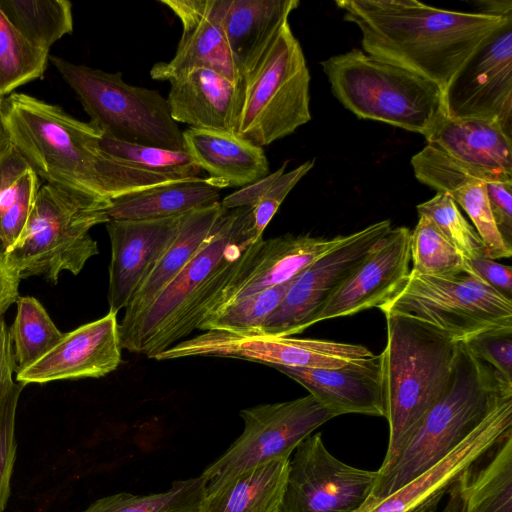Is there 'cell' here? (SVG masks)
Wrapping results in <instances>:
<instances>
[{
  "label": "cell",
  "mask_w": 512,
  "mask_h": 512,
  "mask_svg": "<svg viewBox=\"0 0 512 512\" xmlns=\"http://www.w3.org/2000/svg\"><path fill=\"white\" fill-rule=\"evenodd\" d=\"M186 151L219 188L247 186L269 174L262 147L234 132L188 128L183 131Z\"/></svg>",
  "instance_id": "4316f807"
},
{
  "label": "cell",
  "mask_w": 512,
  "mask_h": 512,
  "mask_svg": "<svg viewBox=\"0 0 512 512\" xmlns=\"http://www.w3.org/2000/svg\"><path fill=\"white\" fill-rule=\"evenodd\" d=\"M512 428V398L500 403L443 459L397 491L358 512H434L457 475Z\"/></svg>",
  "instance_id": "e0dca14e"
},
{
  "label": "cell",
  "mask_w": 512,
  "mask_h": 512,
  "mask_svg": "<svg viewBox=\"0 0 512 512\" xmlns=\"http://www.w3.org/2000/svg\"><path fill=\"white\" fill-rule=\"evenodd\" d=\"M30 168L15 146L10 143L0 153V192ZM7 249L0 236V262L4 264Z\"/></svg>",
  "instance_id": "7dc6e473"
},
{
  "label": "cell",
  "mask_w": 512,
  "mask_h": 512,
  "mask_svg": "<svg viewBox=\"0 0 512 512\" xmlns=\"http://www.w3.org/2000/svg\"><path fill=\"white\" fill-rule=\"evenodd\" d=\"M100 147L122 163L169 179L190 180L201 177L202 169L187 151L130 144L104 136L100 139Z\"/></svg>",
  "instance_id": "74e56055"
},
{
  "label": "cell",
  "mask_w": 512,
  "mask_h": 512,
  "mask_svg": "<svg viewBox=\"0 0 512 512\" xmlns=\"http://www.w3.org/2000/svg\"><path fill=\"white\" fill-rule=\"evenodd\" d=\"M474 3L478 7L476 13L498 17L512 16L511 0H477Z\"/></svg>",
  "instance_id": "681fc988"
},
{
  "label": "cell",
  "mask_w": 512,
  "mask_h": 512,
  "mask_svg": "<svg viewBox=\"0 0 512 512\" xmlns=\"http://www.w3.org/2000/svg\"><path fill=\"white\" fill-rule=\"evenodd\" d=\"M39 188L37 174L28 168L0 192V236L7 251L19 239Z\"/></svg>",
  "instance_id": "60d3db41"
},
{
  "label": "cell",
  "mask_w": 512,
  "mask_h": 512,
  "mask_svg": "<svg viewBox=\"0 0 512 512\" xmlns=\"http://www.w3.org/2000/svg\"><path fill=\"white\" fill-rule=\"evenodd\" d=\"M49 60L75 92L102 136L168 150L186 151L183 132L157 90L133 86L121 72H106L58 56Z\"/></svg>",
  "instance_id": "9c48e42d"
},
{
  "label": "cell",
  "mask_w": 512,
  "mask_h": 512,
  "mask_svg": "<svg viewBox=\"0 0 512 512\" xmlns=\"http://www.w3.org/2000/svg\"><path fill=\"white\" fill-rule=\"evenodd\" d=\"M443 512H512V428L455 478Z\"/></svg>",
  "instance_id": "484cf974"
},
{
  "label": "cell",
  "mask_w": 512,
  "mask_h": 512,
  "mask_svg": "<svg viewBox=\"0 0 512 512\" xmlns=\"http://www.w3.org/2000/svg\"><path fill=\"white\" fill-rule=\"evenodd\" d=\"M17 313L9 329L14 371L28 368L63 338L42 304L31 296L19 297Z\"/></svg>",
  "instance_id": "d6a6232c"
},
{
  "label": "cell",
  "mask_w": 512,
  "mask_h": 512,
  "mask_svg": "<svg viewBox=\"0 0 512 512\" xmlns=\"http://www.w3.org/2000/svg\"><path fill=\"white\" fill-rule=\"evenodd\" d=\"M314 165L315 159H311L293 170L280 174L264 192L256 205L252 207L254 229L257 237H262L263 231L278 211L284 199Z\"/></svg>",
  "instance_id": "b9f144b4"
},
{
  "label": "cell",
  "mask_w": 512,
  "mask_h": 512,
  "mask_svg": "<svg viewBox=\"0 0 512 512\" xmlns=\"http://www.w3.org/2000/svg\"><path fill=\"white\" fill-rule=\"evenodd\" d=\"M288 161H285L281 167L273 172L269 173L264 178L244 186L242 189L226 196L221 202V205L226 209H235L240 207H254L259 199L262 197L264 192L269 186L275 181V179L285 172Z\"/></svg>",
  "instance_id": "bcb514c9"
},
{
  "label": "cell",
  "mask_w": 512,
  "mask_h": 512,
  "mask_svg": "<svg viewBox=\"0 0 512 512\" xmlns=\"http://www.w3.org/2000/svg\"><path fill=\"white\" fill-rule=\"evenodd\" d=\"M185 357H225L269 366L335 369L373 355L365 346L318 339L204 331L178 345Z\"/></svg>",
  "instance_id": "9a60e30c"
},
{
  "label": "cell",
  "mask_w": 512,
  "mask_h": 512,
  "mask_svg": "<svg viewBox=\"0 0 512 512\" xmlns=\"http://www.w3.org/2000/svg\"><path fill=\"white\" fill-rule=\"evenodd\" d=\"M378 308L383 314L427 322L456 342L486 330L512 328V300L467 273L445 278L409 273Z\"/></svg>",
  "instance_id": "30bf717a"
},
{
  "label": "cell",
  "mask_w": 512,
  "mask_h": 512,
  "mask_svg": "<svg viewBox=\"0 0 512 512\" xmlns=\"http://www.w3.org/2000/svg\"><path fill=\"white\" fill-rule=\"evenodd\" d=\"M220 189L200 177L148 188L111 200L109 220H153L184 215L220 202Z\"/></svg>",
  "instance_id": "4dcf8cb0"
},
{
  "label": "cell",
  "mask_w": 512,
  "mask_h": 512,
  "mask_svg": "<svg viewBox=\"0 0 512 512\" xmlns=\"http://www.w3.org/2000/svg\"><path fill=\"white\" fill-rule=\"evenodd\" d=\"M465 343L480 359L512 380V328L486 330Z\"/></svg>",
  "instance_id": "7bdbcfd3"
},
{
  "label": "cell",
  "mask_w": 512,
  "mask_h": 512,
  "mask_svg": "<svg viewBox=\"0 0 512 512\" xmlns=\"http://www.w3.org/2000/svg\"><path fill=\"white\" fill-rule=\"evenodd\" d=\"M167 102L176 123L195 129L234 132L240 110V85L214 70L193 68L169 80Z\"/></svg>",
  "instance_id": "cb8c5ba5"
},
{
  "label": "cell",
  "mask_w": 512,
  "mask_h": 512,
  "mask_svg": "<svg viewBox=\"0 0 512 512\" xmlns=\"http://www.w3.org/2000/svg\"><path fill=\"white\" fill-rule=\"evenodd\" d=\"M299 4L298 0H222L221 27L239 78Z\"/></svg>",
  "instance_id": "83f0119b"
},
{
  "label": "cell",
  "mask_w": 512,
  "mask_h": 512,
  "mask_svg": "<svg viewBox=\"0 0 512 512\" xmlns=\"http://www.w3.org/2000/svg\"><path fill=\"white\" fill-rule=\"evenodd\" d=\"M235 133L260 147L292 134L311 120L310 73L289 20L239 78Z\"/></svg>",
  "instance_id": "ba28073f"
},
{
  "label": "cell",
  "mask_w": 512,
  "mask_h": 512,
  "mask_svg": "<svg viewBox=\"0 0 512 512\" xmlns=\"http://www.w3.org/2000/svg\"><path fill=\"white\" fill-rule=\"evenodd\" d=\"M486 193L494 222L503 239L512 246V182L488 181Z\"/></svg>",
  "instance_id": "ee69618b"
},
{
  "label": "cell",
  "mask_w": 512,
  "mask_h": 512,
  "mask_svg": "<svg viewBox=\"0 0 512 512\" xmlns=\"http://www.w3.org/2000/svg\"><path fill=\"white\" fill-rule=\"evenodd\" d=\"M377 471L350 466L325 447L321 433L306 437L289 460L279 512H358Z\"/></svg>",
  "instance_id": "4fadbf2b"
},
{
  "label": "cell",
  "mask_w": 512,
  "mask_h": 512,
  "mask_svg": "<svg viewBox=\"0 0 512 512\" xmlns=\"http://www.w3.org/2000/svg\"><path fill=\"white\" fill-rule=\"evenodd\" d=\"M410 254L412 274L437 278L473 275L461 252L427 216L419 215L411 231Z\"/></svg>",
  "instance_id": "e575fe53"
},
{
  "label": "cell",
  "mask_w": 512,
  "mask_h": 512,
  "mask_svg": "<svg viewBox=\"0 0 512 512\" xmlns=\"http://www.w3.org/2000/svg\"><path fill=\"white\" fill-rule=\"evenodd\" d=\"M10 23L44 50L73 32L72 4L67 0H0Z\"/></svg>",
  "instance_id": "1f68e13d"
},
{
  "label": "cell",
  "mask_w": 512,
  "mask_h": 512,
  "mask_svg": "<svg viewBox=\"0 0 512 512\" xmlns=\"http://www.w3.org/2000/svg\"><path fill=\"white\" fill-rule=\"evenodd\" d=\"M447 117L499 123L512 136V20L496 30L444 91Z\"/></svg>",
  "instance_id": "5bb4252c"
},
{
  "label": "cell",
  "mask_w": 512,
  "mask_h": 512,
  "mask_svg": "<svg viewBox=\"0 0 512 512\" xmlns=\"http://www.w3.org/2000/svg\"><path fill=\"white\" fill-rule=\"evenodd\" d=\"M512 398V380L458 342L450 382L424 416L391 467L377 474L365 510L435 465L459 445L500 403Z\"/></svg>",
  "instance_id": "277c9868"
},
{
  "label": "cell",
  "mask_w": 512,
  "mask_h": 512,
  "mask_svg": "<svg viewBox=\"0 0 512 512\" xmlns=\"http://www.w3.org/2000/svg\"><path fill=\"white\" fill-rule=\"evenodd\" d=\"M293 279L228 303L205 319L198 329L238 335H260L264 322L281 303Z\"/></svg>",
  "instance_id": "8d00e7d4"
},
{
  "label": "cell",
  "mask_w": 512,
  "mask_h": 512,
  "mask_svg": "<svg viewBox=\"0 0 512 512\" xmlns=\"http://www.w3.org/2000/svg\"><path fill=\"white\" fill-rule=\"evenodd\" d=\"M344 239L292 234L263 239L252 265L225 289L208 317L228 303L292 280Z\"/></svg>",
  "instance_id": "d4e9b609"
},
{
  "label": "cell",
  "mask_w": 512,
  "mask_h": 512,
  "mask_svg": "<svg viewBox=\"0 0 512 512\" xmlns=\"http://www.w3.org/2000/svg\"><path fill=\"white\" fill-rule=\"evenodd\" d=\"M411 165L418 181L450 196L466 212L490 259L511 257L512 246L494 222L481 176L428 144L411 158Z\"/></svg>",
  "instance_id": "7402d4cb"
},
{
  "label": "cell",
  "mask_w": 512,
  "mask_h": 512,
  "mask_svg": "<svg viewBox=\"0 0 512 512\" xmlns=\"http://www.w3.org/2000/svg\"><path fill=\"white\" fill-rule=\"evenodd\" d=\"M262 241L252 207L225 210L180 274L148 309L119 328L122 349L152 359L198 329L225 289L252 265Z\"/></svg>",
  "instance_id": "3957f363"
},
{
  "label": "cell",
  "mask_w": 512,
  "mask_h": 512,
  "mask_svg": "<svg viewBox=\"0 0 512 512\" xmlns=\"http://www.w3.org/2000/svg\"><path fill=\"white\" fill-rule=\"evenodd\" d=\"M274 368L301 384L336 417L350 413L386 417L382 354L335 369Z\"/></svg>",
  "instance_id": "44dd1931"
},
{
  "label": "cell",
  "mask_w": 512,
  "mask_h": 512,
  "mask_svg": "<svg viewBox=\"0 0 512 512\" xmlns=\"http://www.w3.org/2000/svg\"><path fill=\"white\" fill-rule=\"evenodd\" d=\"M180 19L183 31L169 62L154 64L150 75L169 81L193 68L216 71L233 82L239 75L221 27L222 0H160Z\"/></svg>",
  "instance_id": "ffe728a7"
},
{
  "label": "cell",
  "mask_w": 512,
  "mask_h": 512,
  "mask_svg": "<svg viewBox=\"0 0 512 512\" xmlns=\"http://www.w3.org/2000/svg\"><path fill=\"white\" fill-rule=\"evenodd\" d=\"M425 139L486 182H512V138L497 122L446 115Z\"/></svg>",
  "instance_id": "603a6c76"
},
{
  "label": "cell",
  "mask_w": 512,
  "mask_h": 512,
  "mask_svg": "<svg viewBox=\"0 0 512 512\" xmlns=\"http://www.w3.org/2000/svg\"><path fill=\"white\" fill-rule=\"evenodd\" d=\"M110 204L109 199L80 190L49 183L40 186L4 265L19 279L42 276L57 283L64 270L78 274L99 253L89 231L109 221Z\"/></svg>",
  "instance_id": "8992f818"
},
{
  "label": "cell",
  "mask_w": 512,
  "mask_h": 512,
  "mask_svg": "<svg viewBox=\"0 0 512 512\" xmlns=\"http://www.w3.org/2000/svg\"><path fill=\"white\" fill-rule=\"evenodd\" d=\"M391 228L390 220H382L346 235L339 245L298 274L264 322L260 336L291 337L314 325L327 301Z\"/></svg>",
  "instance_id": "7c38bea8"
},
{
  "label": "cell",
  "mask_w": 512,
  "mask_h": 512,
  "mask_svg": "<svg viewBox=\"0 0 512 512\" xmlns=\"http://www.w3.org/2000/svg\"><path fill=\"white\" fill-rule=\"evenodd\" d=\"M2 102H0V153L11 143L9 131L5 122Z\"/></svg>",
  "instance_id": "816d5d0a"
},
{
  "label": "cell",
  "mask_w": 512,
  "mask_h": 512,
  "mask_svg": "<svg viewBox=\"0 0 512 512\" xmlns=\"http://www.w3.org/2000/svg\"><path fill=\"white\" fill-rule=\"evenodd\" d=\"M121 340L117 314L104 317L65 333L60 342L37 362L17 373L24 385L54 380L105 376L121 363Z\"/></svg>",
  "instance_id": "ac0fdd59"
},
{
  "label": "cell",
  "mask_w": 512,
  "mask_h": 512,
  "mask_svg": "<svg viewBox=\"0 0 512 512\" xmlns=\"http://www.w3.org/2000/svg\"><path fill=\"white\" fill-rule=\"evenodd\" d=\"M387 344L382 351L389 442L377 474L386 472L445 392L458 342L435 326L409 315L384 314Z\"/></svg>",
  "instance_id": "5b68a950"
},
{
  "label": "cell",
  "mask_w": 512,
  "mask_h": 512,
  "mask_svg": "<svg viewBox=\"0 0 512 512\" xmlns=\"http://www.w3.org/2000/svg\"><path fill=\"white\" fill-rule=\"evenodd\" d=\"M207 480L201 474L175 480L161 493L134 495L121 492L102 497L82 512H200Z\"/></svg>",
  "instance_id": "836d02e7"
},
{
  "label": "cell",
  "mask_w": 512,
  "mask_h": 512,
  "mask_svg": "<svg viewBox=\"0 0 512 512\" xmlns=\"http://www.w3.org/2000/svg\"><path fill=\"white\" fill-rule=\"evenodd\" d=\"M338 101L357 117L424 137L446 116L444 93L432 81L352 49L321 62Z\"/></svg>",
  "instance_id": "52a82bcc"
},
{
  "label": "cell",
  "mask_w": 512,
  "mask_h": 512,
  "mask_svg": "<svg viewBox=\"0 0 512 512\" xmlns=\"http://www.w3.org/2000/svg\"><path fill=\"white\" fill-rule=\"evenodd\" d=\"M411 231L396 227L380 240L347 281L331 296L314 324L378 307L410 273Z\"/></svg>",
  "instance_id": "d6986e66"
},
{
  "label": "cell",
  "mask_w": 512,
  "mask_h": 512,
  "mask_svg": "<svg viewBox=\"0 0 512 512\" xmlns=\"http://www.w3.org/2000/svg\"><path fill=\"white\" fill-rule=\"evenodd\" d=\"M416 209L418 215L427 216L435 223L467 261L487 256L477 231L450 196L436 193L430 200L418 204Z\"/></svg>",
  "instance_id": "f35d334b"
},
{
  "label": "cell",
  "mask_w": 512,
  "mask_h": 512,
  "mask_svg": "<svg viewBox=\"0 0 512 512\" xmlns=\"http://www.w3.org/2000/svg\"><path fill=\"white\" fill-rule=\"evenodd\" d=\"M225 210L221 202H217L194 209L182 216L176 238L125 308L119 328L128 326L148 309L180 274L209 237Z\"/></svg>",
  "instance_id": "f1b7e54d"
},
{
  "label": "cell",
  "mask_w": 512,
  "mask_h": 512,
  "mask_svg": "<svg viewBox=\"0 0 512 512\" xmlns=\"http://www.w3.org/2000/svg\"><path fill=\"white\" fill-rule=\"evenodd\" d=\"M11 143L37 176L49 184L109 200L183 180L122 163L100 147L102 133L60 106L24 93L2 102ZM191 180V179H190Z\"/></svg>",
  "instance_id": "7a4b0ae2"
},
{
  "label": "cell",
  "mask_w": 512,
  "mask_h": 512,
  "mask_svg": "<svg viewBox=\"0 0 512 512\" xmlns=\"http://www.w3.org/2000/svg\"><path fill=\"white\" fill-rule=\"evenodd\" d=\"M468 265L474 276L512 300V269L510 266L498 263L488 256L470 260Z\"/></svg>",
  "instance_id": "f6af8a7d"
},
{
  "label": "cell",
  "mask_w": 512,
  "mask_h": 512,
  "mask_svg": "<svg viewBox=\"0 0 512 512\" xmlns=\"http://www.w3.org/2000/svg\"><path fill=\"white\" fill-rule=\"evenodd\" d=\"M49 51L25 38L0 9V102L21 85L41 78Z\"/></svg>",
  "instance_id": "d590c367"
},
{
  "label": "cell",
  "mask_w": 512,
  "mask_h": 512,
  "mask_svg": "<svg viewBox=\"0 0 512 512\" xmlns=\"http://www.w3.org/2000/svg\"><path fill=\"white\" fill-rule=\"evenodd\" d=\"M182 216L153 220H109V312L125 309L179 231Z\"/></svg>",
  "instance_id": "2e32d148"
},
{
  "label": "cell",
  "mask_w": 512,
  "mask_h": 512,
  "mask_svg": "<svg viewBox=\"0 0 512 512\" xmlns=\"http://www.w3.org/2000/svg\"><path fill=\"white\" fill-rule=\"evenodd\" d=\"M13 359L9 330L0 316V384L7 363Z\"/></svg>",
  "instance_id": "f907efd6"
},
{
  "label": "cell",
  "mask_w": 512,
  "mask_h": 512,
  "mask_svg": "<svg viewBox=\"0 0 512 512\" xmlns=\"http://www.w3.org/2000/svg\"><path fill=\"white\" fill-rule=\"evenodd\" d=\"M13 372L12 359L5 367L0 384V512H4L10 495V481L16 459V408L25 386L13 380Z\"/></svg>",
  "instance_id": "ab89813d"
},
{
  "label": "cell",
  "mask_w": 512,
  "mask_h": 512,
  "mask_svg": "<svg viewBox=\"0 0 512 512\" xmlns=\"http://www.w3.org/2000/svg\"><path fill=\"white\" fill-rule=\"evenodd\" d=\"M20 279L0 262V316L17 301Z\"/></svg>",
  "instance_id": "c3c4849f"
},
{
  "label": "cell",
  "mask_w": 512,
  "mask_h": 512,
  "mask_svg": "<svg viewBox=\"0 0 512 512\" xmlns=\"http://www.w3.org/2000/svg\"><path fill=\"white\" fill-rule=\"evenodd\" d=\"M290 459H273L206 490L200 512H279Z\"/></svg>",
  "instance_id": "f546056e"
},
{
  "label": "cell",
  "mask_w": 512,
  "mask_h": 512,
  "mask_svg": "<svg viewBox=\"0 0 512 512\" xmlns=\"http://www.w3.org/2000/svg\"><path fill=\"white\" fill-rule=\"evenodd\" d=\"M242 434L202 475L211 490L235 475L273 459H290L295 448L317 428L336 417L312 395L239 412Z\"/></svg>",
  "instance_id": "8fae6325"
},
{
  "label": "cell",
  "mask_w": 512,
  "mask_h": 512,
  "mask_svg": "<svg viewBox=\"0 0 512 512\" xmlns=\"http://www.w3.org/2000/svg\"><path fill=\"white\" fill-rule=\"evenodd\" d=\"M362 50L435 83L444 93L470 56L512 16L443 10L417 0H341Z\"/></svg>",
  "instance_id": "6da1fadb"
}]
</instances>
